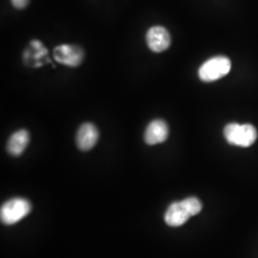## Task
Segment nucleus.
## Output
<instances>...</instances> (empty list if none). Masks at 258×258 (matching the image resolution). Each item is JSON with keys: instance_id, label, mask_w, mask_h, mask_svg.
Here are the masks:
<instances>
[{"instance_id": "f257e3e1", "label": "nucleus", "mask_w": 258, "mask_h": 258, "mask_svg": "<svg viewBox=\"0 0 258 258\" xmlns=\"http://www.w3.org/2000/svg\"><path fill=\"white\" fill-rule=\"evenodd\" d=\"M201 211L202 203L200 200L196 197H188L168 207L165 214V221L170 227H180Z\"/></svg>"}, {"instance_id": "f03ea898", "label": "nucleus", "mask_w": 258, "mask_h": 258, "mask_svg": "<svg viewBox=\"0 0 258 258\" xmlns=\"http://www.w3.org/2000/svg\"><path fill=\"white\" fill-rule=\"evenodd\" d=\"M224 136L227 142L232 145L242 148H249L257 139V131L251 124L229 123L224 129Z\"/></svg>"}, {"instance_id": "7ed1b4c3", "label": "nucleus", "mask_w": 258, "mask_h": 258, "mask_svg": "<svg viewBox=\"0 0 258 258\" xmlns=\"http://www.w3.org/2000/svg\"><path fill=\"white\" fill-rule=\"evenodd\" d=\"M231 60L227 56H214L207 60L199 69V78L205 83L215 82L230 73Z\"/></svg>"}, {"instance_id": "20e7f679", "label": "nucleus", "mask_w": 258, "mask_h": 258, "mask_svg": "<svg viewBox=\"0 0 258 258\" xmlns=\"http://www.w3.org/2000/svg\"><path fill=\"white\" fill-rule=\"evenodd\" d=\"M31 203L24 198H13L2 205L0 210L1 222L5 225H14L26 217L31 212Z\"/></svg>"}, {"instance_id": "39448f33", "label": "nucleus", "mask_w": 258, "mask_h": 258, "mask_svg": "<svg viewBox=\"0 0 258 258\" xmlns=\"http://www.w3.org/2000/svg\"><path fill=\"white\" fill-rule=\"evenodd\" d=\"M84 53L81 47L70 44H62L55 47L54 57L55 60L61 64L76 67L83 61Z\"/></svg>"}, {"instance_id": "423d86ee", "label": "nucleus", "mask_w": 258, "mask_h": 258, "mask_svg": "<svg viewBox=\"0 0 258 258\" xmlns=\"http://www.w3.org/2000/svg\"><path fill=\"white\" fill-rule=\"evenodd\" d=\"M147 43L152 52L161 53L170 46L171 37L166 28L153 26L147 33Z\"/></svg>"}, {"instance_id": "0eeeda50", "label": "nucleus", "mask_w": 258, "mask_h": 258, "mask_svg": "<svg viewBox=\"0 0 258 258\" xmlns=\"http://www.w3.org/2000/svg\"><path fill=\"white\" fill-rule=\"evenodd\" d=\"M99 139L98 128L90 122L83 123L77 132L76 143L78 148L83 151H88L92 149Z\"/></svg>"}, {"instance_id": "6e6552de", "label": "nucleus", "mask_w": 258, "mask_h": 258, "mask_svg": "<svg viewBox=\"0 0 258 258\" xmlns=\"http://www.w3.org/2000/svg\"><path fill=\"white\" fill-rule=\"evenodd\" d=\"M168 126L165 120H152L148 125L145 132V142L149 146L164 143L168 137Z\"/></svg>"}, {"instance_id": "1a4fd4ad", "label": "nucleus", "mask_w": 258, "mask_h": 258, "mask_svg": "<svg viewBox=\"0 0 258 258\" xmlns=\"http://www.w3.org/2000/svg\"><path fill=\"white\" fill-rule=\"evenodd\" d=\"M29 141L30 136L27 130L20 129L10 137L7 144V150L11 155L19 156L27 148Z\"/></svg>"}, {"instance_id": "9d476101", "label": "nucleus", "mask_w": 258, "mask_h": 258, "mask_svg": "<svg viewBox=\"0 0 258 258\" xmlns=\"http://www.w3.org/2000/svg\"><path fill=\"white\" fill-rule=\"evenodd\" d=\"M12 4L14 5L15 8L17 9H24L25 7H27L30 0H11Z\"/></svg>"}]
</instances>
